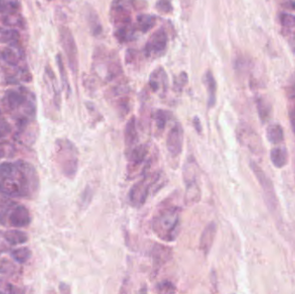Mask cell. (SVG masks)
I'll return each mask as SVG.
<instances>
[{
    "mask_svg": "<svg viewBox=\"0 0 295 294\" xmlns=\"http://www.w3.org/2000/svg\"><path fill=\"white\" fill-rule=\"evenodd\" d=\"M38 189V178L31 165L23 161L0 164V193L30 197Z\"/></svg>",
    "mask_w": 295,
    "mask_h": 294,
    "instance_id": "6da1fadb",
    "label": "cell"
},
{
    "mask_svg": "<svg viewBox=\"0 0 295 294\" xmlns=\"http://www.w3.org/2000/svg\"><path fill=\"white\" fill-rule=\"evenodd\" d=\"M180 207L174 205H164L152 219V229L158 238L172 242L175 241L180 230Z\"/></svg>",
    "mask_w": 295,
    "mask_h": 294,
    "instance_id": "7a4b0ae2",
    "label": "cell"
},
{
    "mask_svg": "<svg viewBox=\"0 0 295 294\" xmlns=\"http://www.w3.org/2000/svg\"><path fill=\"white\" fill-rule=\"evenodd\" d=\"M141 180L132 185L128 194L131 206L139 208L144 205L151 191H158L164 185L165 176L163 172L144 174Z\"/></svg>",
    "mask_w": 295,
    "mask_h": 294,
    "instance_id": "3957f363",
    "label": "cell"
},
{
    "mask_svg": "<svg viewBox=\"0 0 295 294\" xmlns=\"http://www.w3.org/2000/svg\"><path fill=\"white\" fill-rule=\"evenodd\" d=\"M55 158L62 174L74 179L79 168V152L76 146L68 139L56 140Z\"/></svg>",
    "mask_w": 295,
    "mask_h": 294,
    "instance_id": "277c9868",
    "label": "cell"
},
{
    "mask_svg": "<svg viewBox=\"0 0 295 294\" xmlns=\"http://www.w3.org/2000/svg\"><path fill=\"white\" fill-rule=\"evenodd\" d=\"M93 70L102 80L111 82L123 74L121 62L114 52L99 48L93 56Z\"/></svg>",
    "mask_w": 295,
    "mask_h": 294,
    "instance_id": "5b68a950",
    "label": "cell"
},
{
    "mask_svg": "<svg viewBox=\"0 0 295 294\" xmlns=\"http://www.w3.org/2000/svg\"><path fill=\"white\" fill-rule=\"evenodd\" d=\"M150 146L148 144L136 145L130 150L128 157L127 176L129 179L136 176H143L149 173L153 160L150 157Z\"/></svg>",
    "mask_w": 295,
    "mask_h": 294,
    "instance_id": "8992f818",
    "label": "cell"
},
{
    "mask_svg": "<svg viewBox=\"0 0 295 294\" xmlns=\"http://www.w3.org/2000/svg\"><path fill=\"white\" fill-rule=\"evenodd\" d=\"M59 35L61 45L67 56L68 66L73 71V73L75 74L78 71L79 60H78V48H77L74 35L68 27L64 26L60 27Z\"/></svg>",
    "mask_w": 295,
    "mask_h": 294,
    "instance_id": "52a82bcc",
    "label": "cell"
},
{
    "mask_svg": "<svg viewBox=\"0 0 295 294\" xmlns=\"http://www.w3.org/2000/svg\"><path fill=\"white\" fill-rule=\"evenodd\" d=\"M130 0H113L111 7V19L116 28L131 24Z\"/></svg>",
    "mask_w": 295,
    "mask_h": 294,
    "instance_id": "ba28073f",
    "label": "cell"
},
{
    "mask_svg": "<svg viewBox=\"0 0 295 294\" xmlns=\"http://www.w3.org/2000/svg\"><path fill=\"white\" fill-rule=\"evenodd\" d=\"M251 169L253 171L257 179L259 181L260 185L263 187V193L265 197L266 203L269 206V209L273 211L277 206V200L275 196V189L271 180L269 177L266 175L263 169H261L259 166L256 162H251Z\"/></svg>",
    "mask_w": 295,
    "mask_h": 294,
    "instance_id": "9c48e42d",
    "label": "cell"
},
{
    "mask_svg": "<svg viewBox=\"0 0 295 294\" xmlns=\"http://www.w3.org/2000/svg\"><path fill=\"white\" fill-rule=\"evenodd\" d=\"M168 34L163 29H159L151 35L145 45V55L148 57L161 56L168 47Z\"/></svg>",
    "mask_w": 295,
    "mask_h": 294,
    "instance_id": "30bf717a",
    "label": "cell"
},
{
    "mask_svg": "<svg viewBox=\"0 0 295 294\" xmlns=\"http://www.w3.org/2000/svg\"><path fill=\"white\" fill-rule=\"evenodd\" d=\"M183 128L180 123H175L169 130L167 137V150L173 157H178L181 154L183 148Z\"/></svg>",
    "mask_w": 295,
    "mask_h": 294,
    "instance_id": "8fae6325",
    "label": "cell"
},
{
    "mask_svg": "<svg viewBox=\"0 0 295 294\" xmlns=\"http://www.w3.org/2000/svg\"><path fill=\"white\" fill-rule=\"evenodd\" d=\"M173 256V250L166 245L157 244L154 246L151 251V258L153 262V268L155 272H157L171 259Z\"/></svg>",
    "mask_w": 295,
    "mask_h": 294,
    "instance_id": "7c38bea8",
    "label": "cell"
},
{
    "mask_svg": "<svg viewBox=\"0 0 295 294\" xmlns=\"http://www.w3.org/2000/svg\"><path fill=\"white\" fill-rule=\"evenodd\" d=\"M30 212L26 207L24 206H17L12 209L8 218V223L10 226L15 228H22L26 227L30 224Z\"/></svg>",
    "mask_w": 295,
    "mask_h": 294,
    "instance_id": "4fadbf2b",
    "label": "cell"
},
{
    "mask_svg": "<svg viewBox=\"0 0 295 294\" xmlns=\"http://www.w3.org/2000/svg\"><path fill=\"white\" fill-rule=\"evenodd\" d=\"M168 75L162 67L156 68L150 77V86L154 92L164 94L168 89Z\"/></svg>",
    "mask_w": 295,
    "mask_h": 294,
    "instance_id": "5bb4252c",
    "label": "cell"
},
{
    "mask_svg": "<svg viewBox=\"0 0 295 294\" xmlns=\"http://www.w3.org/2000/svg\"><path fill=\"white\" fill-rule=\"evenodd\" d=\"M216 234H217V224L214 222L207 224V227L204 229L203 232L201 234V239H200V250L205 256H207L212 250L213 242L215 240Z\"/></svg>",
    "mask_w": 295,
    "mask_h": 294,
    "instance_id": "9a60e30c",
    "label": "cell"
},
{
    "mask_svg": "<svg viewBox=\"0 0 295 294\" xmlns=\"http://www.w3.org/2000/svg\"><path fill=\"white\" fill-rule=\"evenodd\" d=\"M138 141V132L136 129V118L132 117L128 121L124 130V142L125 146L130 153V150L136 146V142Z\"/></svg>",
    "mask_w": 295,
    "mask_h": 294,
    "instance_id": "2e32d148",
    "label": "cell"
},
{
    "mask_svg": "<svg viewBox=\"0 0 295 294\" xmlns=\"http://www.w3.org/2000/svg\"><path fill=\"white\" fill-rule=\"evenodd\" d=\"M203 82L207 88L208 100H207V105L209 108H212L215 106L216 104V93H217V82L215 78L213 75L212 71L208 70L204 74Z\"/></svg>",
    "mask_w": 295,
    "mask_h": 294,
    "instance_id": "e0dca14e",
    "label": "cell"
},
{
    "mask_svg": "<svg viewBox=\"0 0 295 294\" xmlns=\"http://www.w3.org/2000/svg\"><path fill=\"white\" fill-rule=\"evenodd\" d=\"M26 103V97L20 91L9 90L4 97V104L6 108L11 111H15Z\"/></svg>",
    "mask_w": 295,
    "mask_h": 294,
    "instance_id": "ac0fdd59",
    "label": "cell"
},
{
    "mask_svg": "<svg viewBox=\"0 0 295 294\" xmlns=\"http://www.w3.org/2000/svg\"><path fill=\"white\" fill-rule=\"evenodd\" d=\"M185 191V204L186 206H193L199 203L201 199V190L199 181L186 184Z\"/></svg>",
    "mask_w": 295,
    "mask_h": 294,
    "instance_id": "d6986e66",
    "label": "cell"
},
{
    "mask_svg": "<svg viewBox=\"0 0 295 294\" xmlns=\"http://www.w3.org/2000/svg\"><path fill=\"white\" fill-rule=\"evenodd\" d=\"M270 160L275 168H282L285 167L288 161V153L286 148H273L270 152Z\"/></svg>",
    "mask_w": 295,
    "mask_h": 294,
    "instance_id": "ffe728a7",
    "label": "cell"
},
{
    "mask_svg": "<svg viewBox=\"0 0 295 294\" xmlns=\"http://www.w3.org/2000/svg\"><path fill=\"white\" fill-rule=\"evenodd\" d=\"M4 237L10 245H13V246L24 244L28 241V235L26 233L18 229L7 230L4 233Z\"/></svg>",
    "mask_w": 295,
    "mask_h": 294,
    "instance_id": "44dd1931",
    "label": "cell"
},
{
    "mask_svg": "<svg viewBox=\"0 0 295 294\" xmlns=\"http://www.w3.org/2000/svg\"><path fill=\"white\" fill-rule=\"evenodd\" d=\"M267 139L272 144H279L284 141V131L280 124H270L266 130Z\"/></svg>",
    "mask_w": 295,
    "mask_h": 294,
    "instance_id": "7402d4cb",
    "label": "cell"
},
{
    "mask_svg": "<svg viewBox=\"0 0 295 294\" xmlns=\"http://www.w3.org/2000/svg\"><path fill=\"white\" fill-rule=\"evenodd\" d=\"M157 18L151 14H141L136 18V26L140 31L147 33L155 27Z\"/></svg>",
    "mask_w": 295,
    "mask_h": 294,
    "instance_id": "603a6c76",
    "label": "cell"
},
{
    "mask_svg": "<svg viewBox=\"0 0 295 294\" xmlns=\"http://www.w3.org/2000/svg\"><path fill=\"white\" fill-rule=\"evenodd\" d=\"M87 22H88L89 28L92 31V35L95 36L101 35V33L103 31V28L101 25V19L94 10L90 9L87 12Z\"/></svg>",
    "mask_w": 295,
    "mask_h": 294,
    "instance_id": "cb8c5ba5",
    "label": "cell"
},
{
    "mask_svg": "<svg viewBox=\"0 0 295 294\" xmlns=\"http://www.w3.org/2000/svg\"><path fill=\"white\" fill-rule=\"evenodd\" d=\"M135 32H136V30H135V27L132 26V24L119 27V28H117L115 31L116 38L118 39L120 42L132 41Z\"/></svg>",
    "mask_w": 295,
    "mask_h": 294,
    "instance_id": "d4e9b609",
    "label": "cell"
},
{
    "mask_svg": "<svg viewBox=\"0 0 295 294\" xmlns=\"http://www.w3.org/2000/svg\"><path fill=\"white\" fill-rule=\"evenodd\" d=\"M257 107L261 120L266 123L271 117V106L263 97H258L257 100Z\"/></svg>",
    "mask_w": 295,
    "mask_h": 294,
    "instance_id": "484cf974",
    "label": "cell"
},
{
    "mask_svg": "<svg viewBox=\"0 0 295 294\" xmlns=\"http://www.w3.org/2000/svg\"><path fill=\"white\" fill-rule=\"evenodd\" d=\"M20 35L18 30L13 29H2L0 28V42H17L19 41Z\"/></svg>",
    "mask_w": 295,
    "mask_h": 294,
    "instance_id": "4316f807",
    "label": "cell"
},
{
    "mask_svg": "<svg viewBox=\"0 0 295 294\" xmlns=\"http://www.w3.org/2000/svg\"><path fill=\"white\" fill-rule=\"evenodd\" d=\"M19 9V4L12 0H0V14L12 15Z\"/></svg>",
    "mask_w": 295,
    "mask_h": 294,
    "instance_id": "83f0119b",
    "label": "cell"
},
{
    "mask_svg": "<svg viewBox=\"0 0 295 294\" xmlns=\"http://www.w3.org/2000/svg\"><path fill=\"white\" fill-rule=\"evenodd\" d=\"M56 62H57L58 68H59L60 74H61V79H62L63 87L66 89V91L69 94L70 91H71V89H70V85H69V82H68V74H67L65 66H64V63H63L62 56L60 54H58L56 56Z\"/></svg>",
    "mask_w": 295,
    "mask_h": 294,
    "instance_id": "f1b7e54d",
    "label": "cell"
},
{
    "mask_svg": "<svg viewBox=\"0 0 295 294\" xmlns=\"http://www.w3.org/2000/svg\"><path fill=\"white\" fill-rule=\"evenodd\" d=\"M13 259L18 263H25L31 257V251L30 249L27 247H20L13 250L12 253Z\"/></svg>",
    "mask_w": 295,
    "mask_h": 294,
    "instance_id": "f546056e",
    "label": "cell"
},
{
    "mask_svg": "<svg viewBox=\"0 0 295 294\" xmlns=\"http://www.w3.org/2000/svg\"><path fill=\"white\" fill-rule=\"evenodd\" d=\"M168 118H169L168 112L163 110H157V112L154 113V120H155L157 130L163 131L165 129Z\"/></svg>",
    "mask_w": 295,
    "mask_h": 294,
    "instance_id": "4dcf8cb0",
    "label": "cell"
},
{
    "mask_svg": "<svg viewBox=\"0 0 295 294\" xmlns=\"http://www.w3.org/2000/svg\"><path fill=\"white\" fill-rule=\"evenodd\" d=\"M2 59L11 66H18L19 63V57L18 55L10 47H6L3 50Z\"/></svg>",
    "mask_w": 295,
    "mask_h": 294,
    "instance_id": "1f68e13d",
    "label": "cell"
},
{
    "mask_svg": "<svg viewBox=\"0 0 295 294\" xmlns=\"http://www.w3.org/2000/svg\"><path fill=\"white\" fill-rule=\"evenodd\" d=\"M92 199V189L87 185L86 188L84 189L82 193L80 195V206L83 209L86 208L90 205Z\"/></svg>",
    "mask_w": 295,
    "mask_h": 294,
    "instance_id": "d6a6232c",
    "label": "cell"
},
{
    "mask_svg": "<svg viewBox=\"0 0 295 294\" xmlns=\"http://www.w3.org/2000/svg\"><path fill=\"white\" fill-rule=\"evenodd\" d=\"M157 290L160 293H174L176 291V287L173 283L165 280L157 285Z\"/></svg>",
    "mask_w": 295,
    "mask_h": 294,
    "instance_id": "836d02e7",
    "label": "cell"
},
{
    "mask_svg": "<svg viewBox=\"0 0 295 294\" xmlns=\"http://www.w3.org/2000/svg\"><path fill=\"white\" fill-rule=\"evenodd\" d=\"M188 82V76L186 73H180L178 76L174 79V88L176 91H180L184 88V86Z\"/></svg>",
    "mask_w": 295,
    "mask_h": 294,
    "instance_id": "e575fe53",
    "label": "cell"
},
{
    "mask_svg": "<svg viewBox=\"0 0 295 294\" xmlns=\"http://www.w3.org/2000/svg\"><path fill=\"white\" fill-rule=\"evenodd\" d=\"M156 7L160 13H163V14L171 13L173 11V6L169 0H158Z\"/></svg>",
    "mask_w": 295,
    "mask_h": 294,
    "instance_id": "d590c367",
    "label": "cell"
},
{
    "mask_svg": "<svg viewBox=\"0 0 295 294\" xmlns=\"http://www.w3.org/2000/svg\"><path fill=\"white\" fill-rule=\"evenodd\" d=\"M280 20L284 27H287V28L295 27V15L288 14V13H282L280 14Z\"/></svg>",
    "mask_w": 295,
    "mask_h": 294,
    "instance_id": "8d00e7d4",
    "label": "cell"
},
{
    "mask_svg": "<svg viewBox=\"0 0 295 294\" xmlns=\"http://www.w3.org/2000/svg\"><path fill=\"white\" fill-rule=\"evenodd\" d=\"M11 126L6 122L0 121V137H4L11 132Z\"/></svg>",
    "mask_w": 295,
    "mask_h": 294,
    "instance_id": "74e56055",
    "label": "cell"
},
{
    "mask_svg": "<svg viewBox=\"0 0 295 294\" xmlns=\"http://www.w3.org/2000/svg\"><path fill=\"white\" fill-rule=\"evenodd\" d=\"M289 119L290 123H291V126H292V131L295 134V107L290 112Z\"/></svg>",
    "mask_w": 295,
    "mask_h": 294,
    "instance_id": "f35d334b",
    "label": "cell"
},
{
    "mask_svg": "<svg viewBox=\"0 0 295 294\" xmlns=\"http://www.w3.org/2000/svg\"><path fill=\"white\" fill-rule=\"evenodd\" d=\"M284 6L286 9L292 10V11H295V1H292V0H290V1H287L286 4H284Z\"/></svg>",
    "mask_w": 295,
    "mask_h": 294,
    "instance_id": "ab89813d",
    "label": "cell"
},
{
    "mask_svg": "<svg viewBox=\"0 0 295 294\" xmlns=\"http://www.w3.org/2000/svg\"><path fill=\"white\" fill-rule=\"evenodd\" d=\"M193 124H194L195 128H196V130H198V131H201V122L199 120L198 118H195L194 120H193Z\"/></svg>",
    "mask_w": 295,
    "mask_h": 294,
    "instance_id": "60d3db41",
    "label": "cell"
},
{
    "mask_svg": "<svg viewBox=\"0 0 295 294\" xmlns=\"http://www.w3.org/2000/svg\"><path fill=\"white\" fill-rule=\"evenodd\" d=\"M289 96L292 100H295V85L292 86V88H291Z\"/></svg>",
    "mask_w": 295,
    "mask_h": 294,
    "instance_id": "b9f144b4",
    "label": "cell"
},
{
    "mask_svg": "<svg viewBox=\"0 0 295 294\" xmlns=\"http://www.w3.org/2000/svg\"><path fill=\"white\" fill-rule=\"evenodd\" d=\"M2 59V52H0V60Z\"/></svg>",
    "mask_w": 295,
    "mask_h": 294,
    "instance_id": "7bdbcfd3",
    "label": "cell"
},
{
    "mask_svg": "<svg viewBox=\"0 0 295 294\" xmlns=\"http://www.w3.org/2000/svg\"><path fill=\"white\" fill-rule=\"evenodd\" d=\"M50 1H51V0H50Z\"/></svg>",
    "mask_w": 295,
    "mask_h": 294,
    "instance_id": "ee69618b",
    "label": "cell"
}]
</instances>
